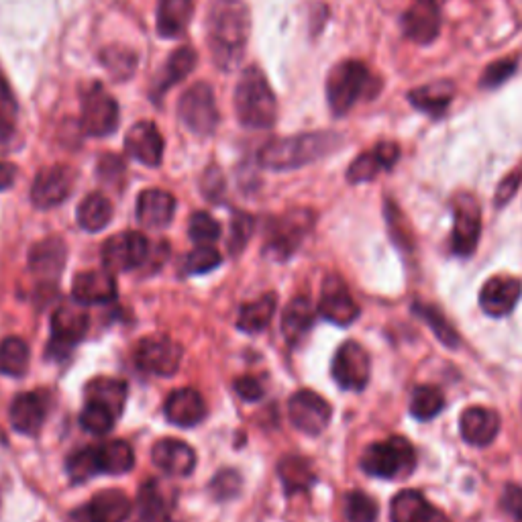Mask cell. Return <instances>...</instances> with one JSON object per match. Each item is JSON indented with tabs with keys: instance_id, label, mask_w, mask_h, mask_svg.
Returning <instances> with one entry per match:
<instances>
[{
	"instance_id": "14",
	"label": "cell",
	"mask_w": 522,
	"mask_h": 522,
	"mask_svg": "<svg viewBox=\"0 0 522 522\" xmlns=\"http://www.w3.org/2000/svg\"><path fill=\"white\" fill-rule=\"evenodd\" d=\"M288 414L292 425L310 437L321 435L329 423L333 408L331 404L312 390H300L296 392L288 402Z\"/></svg>"
},
{
	"instance_id": "28",
	"label": "cell",
	"mask_w": 522,
	"mask_h": 522,
	"mask_svg": "<svg viewBox=\"0 0 522 522\" xmlns=\"http://www.w3.org/2000/svg\"><path fill=\"white\" fill-rule=\"evenodd\" d=\"M11 425L21 435H35L47 416V398L41 392L19 394L9 410Z\"/></svg>"
},
{
	"instance_id": "30",
	"label": "cell",
	"mask_w": 522,
	"mask_h": 522,
	"mask_svg": "<svg viewBox=\"0 0 522 522\" xmlns=\"http://www.w3.org/2000/svg\"><path fill=\"white\" fill-rule=\"evenodd\" d=\"M317 319V310L308 296H296L284 310L282 333L290 345H298L302 337L312 329Z\"/></svg>"
},
{
	"instance_id": "48",
	"label": "cell",
	"mask_w": 522,
	"mask_h": 522,
	"mask_svg": "<svg viewBox=\"0 0 522 522\" xmlns=\"http://www.w3.org/2000/svg\"><path fill=\"white\" fill-rule=\"evenodd\" d=\"M188 235L196 245H213L221 237V225L213 215L198 211L190 217Z\"/></svg>"
},
{
	"instance_id": "55",
	"label": "cell",
	"mask_w": 522,
	"mask_h": 522,
	"mask_svg": "<svg viewBox=\"0 0 522 522\" xmlns=\"http://www.w3.org/2000/svg\"><path fill=\"white\" fill-rule=\"evenodd\" d=\"M223 190H225L223 174L217 168H208L206 174L202 176V192L211 200H219Z\"/></svg>"
},
{
	"instance_id": "36",
	"label": "cell",
	"mask_w": 522,
	"mask_h": 522,
	"mask_svg": "<svg viewBox=\"0 0 522 522\" xmlns=\"http://www.w3.org/2000/svg\"><path fill=\"white\" fill-rule=\"evenodd\" d=\"M96 455H98L100 474L121 476V474L131 472L135 465V453H133L131 445L121 439L96 445Z\"/></svg>"
},
{
	"instance_id": "16",
	"label": "cell",
	"mask_w": 522,
	"mask_h": 522,
	"mask_svg": "<svg viewBox=\"0 0 522 522\" xmlns=\"http://www.w3.org/2000/svg\"><path fill=\"white\" fill-rule=\"evenodd\" d=\"M319 312L323 315V319H327L329 323L339 325V327H347V325L355 323V319L359 317V306L353 300V296L341 276L331 274L325 278L323 290H321Z\"/></svg>"
},
{
	"instance_id": "3",
	"label": "cell",
	"mask_w": 522,
	"mask_h": 522,
	"mask_svg": "<svg viewBox=\"0 0 522 522\" xmlns=\"http://www.w3.org/2000/svg\"><path fill=\"white\" fill-rule=\"evenodd\" d=\"M235 113L247 129H270L278 119L276 94L257 66L243 70L235 88Z\"/></svg>"
},
{
	"instance_id": "45",
	"label": "cell",
	"mask_w": 522,
	"mask_h": 522,
	"mask_svg": "<svg viewBox=\"0 0 522 522\" xmlns=\"http://www.w3.org/2000/svg\"><path fill=\"white\" fill-rule=\"evenodd\" d=\"M100 60L115 80H129L137 70V56L131 49H125V47L102 49Z\"/></svg>"
},
{
	"instance_id": "32",
	"label": "cell",
	"mask_w": 522,
	"mask_h": 522,
	"mask_svg": "<svg viewBox=\"0 0 522 522\" xmlns=\"http://www.w3.org/2000/svg\"><path fill=\"white\" fill-rule=\"evenodd\" d=\"M276 304H278V296L274 292H268L264 296H259L253 302H247L239 308V317H237V329L249 335L266 331L268 325L274 319L276 312Z\"/></svg>"
},
{
	"instance_id": "21",
	"label": "cell",
	"mask_w": 522,
	"mask_h": 522,
	"mask_svg": "<svg viewBox=\"0 0 522 522\" xmlns=\"http://www.w3.org/2000/svg\"><path fill=\"white\" fill-rule=\"evenodd\" d=\"M400 158V147L396 143L384 141L378 143L372 151L361 153L355 158L347 170V180L351 184H363L372 182L380 172L390 170Z\"/></svg>"
},
{
	"instance_id": "42",
	"label": "cell",
	"mask_w": 522,
	"mask_h": 522,
	"mask_svg": "<svg viewBox=\"0 0 522 522\" xmlns=\"http://www.w3.org/2000/svg\"><path fill=\"white\" fill-rule=\"evenodd\" d=\"M414 312L416 315H421L423 321L431 327V331L435 333V337L449 349H455L459 347V335L457 331L453 329V325L445 319L443 312L431 304H425V302H419L414 304Z\"/></svg>"
},
{
	"instance_id": "41",
	"label": "cell",
	"mask_w": 522,
	"mask_h": 522,
	"mask_svg": "<svg viewBox=\"0 0 522 522\" xmlns=\"http://www.w3.org/2000/svg\"><path fill=\"white\" fill-rule=\"evenodd\" d=\"M445 398L443 392L435 386H419L414 388L410 398V414L416 421H433L443 410Z\"/></svg>"
},
{
	"instance_id": "33",
	"label": "cell",
	"mask_w": 522,
	"mask_h": 522,
	"mask_svg": "<svg viewBox=\"0 0 522 522\" xmlns=\"http://www.w3.org/2000/svg\"><path fill=\"white\" fill-rule=\"evenodd\" d=\"M278 476L288 496L306 492L317 482L315 467H312V463L302 455H286L284 459H280Z\"/></svg>"
},
{
	"instance_id": "24",
	"label": "cell",
	"mask_w": 522,
	"mask_h": 522,
	"mask_svg": "<svg viewBox=\"0 0 522 522\" xmlns=\"http://www.w3.org/2000/svg\"><path fill=\"white\" fill-rule=\"evenodd\" d=\"M461 437L474 447H488L500 433V416L496 410L484 406H472L461 414Z\"/></svg>"
},
{
	"instance_id": "58",
	"label": "cell",
	"mask_w": 522,
	"mask_h": 522,
	"mask_svg": "<svg viewBox=\"0 0 522 522\" xmlns=\"http://www.w3.org/2000/svg\"><path fill=\"white\" fill-rule=\"evenodd\" d=\"M17 180V168L9 162H0V192L9 190Z\"/></svg>"
},
{
	"instance_id": "12",
	"label": "cell",
	"mask_w": 522,
	"mask_h": 522,
	"mask_svg": "<svg viewBox=\"0 0 522 522\" xmlns=\"http://www.w3.org/2000/svg\"><path fill=\"white\" fill-rule=\"evenodd\" d=\"M149 241L137 231L113 235L102 245V264L111 272H131L149 259Z\"/></svg>"
},
{
	"instance_id": "35",
	"label": "cell",
	"mask_w": 522,
	"mask_h": 522,
	"mask_svg": "<svg viewBox=\"0 0 522 522\" xmlns=\"http://www.w3.org/2000/svg\"><path fill=\"white\" fill-rule=\"evenodd\" d=\"M455 86L451 82H435L429 86H421L408 94V100L416 109L431 115V117H443L447 107L453 100Z\"/></svg>"
},
{
	"instance_id": "38",
	"label": "cell",
	"mask_w": 522,
	"mask_h": 522,
	"mask_svg": "<svg viewBox=\"0 0 522 522\" xmlns=\"http://www.w3.org/2000/svg\"><path fill=\"white\" fill-rule=\"evenodd\" d=\"M31 351L21 337H7L0 341V374L21 378L29 370Z\"/></svg>"
},
{
	"instance_id": "20",
	"label": "cell",
	"mask_w": 522,
	"mask_h": 522,
	"mask_svg": "<svg viewBox=\"0 0 522 522\" xmlns=\"http://www.w3.org/2000/svg\"><path fill=\"white\" fill-rule=\"evenodd\" d=\"M133 510L131 500L121 490L98 492L90 504L74 512L78 522H125Z\"/></svg>"
},
{
	"instance_id": "18",
	"label": "cell",
	"mask_w": 522,
	"mask_h": 522,
	"mask_svg": "<svg viewBox=\"0 0 522 522\" xmlns=\"http://www.w3.org/2000/svg\"><path fill=\"white\" fill-rule=\"evenodd\" d=\"M522 296V282L514 276H494L490 278L480 292V306L486 315L502 319L516 308Z\"/></svg>"
},
{
	"instance_id": "11",
	"label": "cell",
	"mask_w": 522,
	"mask_h": 522,
	"mask_svg": "<svg viewBox=\"0 0 522 522\" xmlns=\"http://www.w3.org/2000/svg\"><path fill=\"white\" fill-rule=\"evenodd\" d=\"M90 325V317L82 308L60 306L51 319V341L47 345V355L51 359H62L84 339Z\"/></svg>"
},
{
	"instance_id": "6",
	"label": "cell",
	"mask_w": 522,
	"mask_h": 522,
	"mask_svg": "<svg viewBox=\"0 0 522 522\" xmlns=\"http://www.w3.org/2000/svg\"><path fill=\"white\" fill-rule=\"evenodd\" d=\"M178 117L182 125L196 137H211L221 121L213 88L206 82H196L178 102Z\"/></svg>"
},
{
	"instance_id": "43",
	"label": "cell",
	"mask_w": 522,
	"mask_h": 522,
	"mask_svg": "<svg viewBox=\"0 0 522 522\" xmlns=\"http://www.w3.org/2000/svg\"><path fill=\"white\" fill-rule=\"evenodd\" d=\"M117 423V414L100 402H86L84 410L80 412V425L84 431L92 435H107L113 431Z\"/></svg>"
},
{
	"instance_id": "52",
	"label": "cell",
	"mask_w": 522,
	"mask_h": 522,
	"mask_svg": "<svg viewBox=\"0 0 522 522\" xmlns=\"http://www.w3.org/2000/svg\"><path fill=\"white\" fill-rule=\"evenodd\" d=\"M233 388H235L237 396L243 398L245 402H257V400L264 398V394H266L264 386H261L259 380H255L253 376H241V378H237L235 384H233Z\"/></svg>"
},
{
	"instance_id": "34",
	"label": "cell",
	"mask_w": 522,
	"mask_h": 522,
	"mask_svg": "<svg viewBox=\"0 0 522 522\" xmlns=\"http://www.w3.org/2000/svg\"><path fill=\"white\" fill-rule=\"evenodd\" d=\"M194 17V0H158V31L162 37L182 35Z\"/></svg>"
},
{
	"instance_id": "2",
	"label": "cell",
	"mask_w": 522,
	"mask_h": 522,
	"mask_svg": "<svg viewBox=\"0 0 522 522\" xmlns=\"http://www.w3.org/2000/svg\"><path fill=\"white\" fill-rule=\"evenodd\" d=\"M343 143V137L333 131L300 133L268 141L259 151V164L274 172H290L317 162L333 153Z\"/></svg>"
},
{
	"instance_id": "40",
	"label": "cell",
	"mask_w": 522,
	"mask_h": 522,
	"mask_svg": "<svg viewBox=\"0 0 522 522\" xmlns=\"http://www.w3.org/2000/svg\"><path fill=\"white\" fill-rule=\"evenodd\" d=\"M137 506H139V516L135 522H170L166 502L160 494L158 484L153 480L143 484V488L139 490Z\"/></svg>"
},
{
	"instance_id": "51",
	"label": "cell",
	"mask_w": 522,
	"mask_h": 522,
	"mask_svg": "<svg viewBox=\"0 0 522 522\" xmlns=\"http://www.w3.org/2000/svg\"><path fill=\"white\" fill-rule=\"evenodd\" d=\"M516 70V62L514 60H500L494 62L486 68L484 76H482V86L484 88H496L500 84H504Z\"/></svg>"
},
{
	"instance_id": "46",
	"label": "cell",
	"mask_w": 522,
	"mask_h": 522,
	"mask_svg": "<svg viewBox=\"0 0 522 522\" xmlns=\"http://www.w3.org/2000/svg\"><path fill=\"white\" fill-rule=\"evenodd\" d=\"M66 472H68L70 480L76 484H84L90 478L98 476L100 465H98L96 447H84V449L72 453L66 461Z\"/></svg>"
},
{
	"instance_id": "23",
	"label": "cell",
	"mask_w": 522,
	"mask_h": 522,
	"mask_svg": "<svg viewBox=\"0 0 522 522\" xmlns=\"http://www.w3.org/2000/svg\"><path fill=\"white\" fill-rule=\"evenodd\" d=\"M119 294L115 274L111 270L80 272L72 282V296L78 304H107Z\"/></svg>"
},
{
	"instance_id": "37",
	"label": "cell",
	"mask_w": 522,
	"mask_h": 522,
	"mask_svg": "<svg viewBox=\"0 0 522 522\" xmlns=\"http://www.w3.org/2000/svg\"><path fill=\"white\" fill-rule=\"evenodd\" d=\"M111 219H113V204L100 192L88 194L78 206V223L88 233L102 231L111 223Z\"/></svg>"
},
{
	"instance_id": "15",
	"label": "cell",
	"mask_w": 522,
	"mask_h": 522,
	"mask_svg": "<svg viewBox=\"0 0 522 522\" xmlns=\"http://www.w3.org/2000/svg\"><path fill=\"white\" fill-rule=\"evenodd\" d=\"M76 184V172L70 166H49L41 170L31 186V202L47 211L68 200Z\"/></svg>"
},
{
	"instance_id": "49",
	"label": "cell",
	"mask_w": 522,
	"mask_h": 522,
	"mask_svg": "<svg viewBox=\"0 0 522 522\" xmlns=\"http://www.w3.org/2000/svg\"><path fill=\"white\" fill-rule=\"evenodd\" d=\"M241 486H243L241 476L235 472V469H223V472H219L213 478L208 490H211V494L217 502H227V500H233L239 496Z\"/></svg>"
},
{
	"instance_id": "9",
	"label": "cell",
	"mask_w": 522,
	"mask_h": 522,
	"mask_svg": "<svg viewBox=\"0 0 522 522\" xmlns=\"http://www.w3.org/2000/svg\"><path fill=\"white\" fill-rule=\"evenodd\" d=\"M182 357V345L166 335H149L135 347V363L139 368L147 374L162 378L174 376L178 372Z\"/></svg>"
},
{
	"instance_id": "29",
	"label": "cell",
	"mask_w": 522,
	"mask_h": 522,
	"mask_svg": "<svg viewBox=\"0 0 522 522\" xmlns=\"http://www.w3.org/2000/svg\"><path fill=\"white\" fill-rule=\"evenodd\" d=\"M164 412L172 425L188 429V427H196L198 423H202L204 414H206V406H204L202 396L196 390L180 388L168 396Z\"/></svg>"
},
{
	"instance_id": "59",
	"label": "cell",
	"mask_w": 522,
	"mask_h": 522,
	"mask_svg": "<svg viewBox=\"0 0 522 522\" xmlns=\"http://www.w3.org/2000/svg\"><path fill=\"white\" fill-rule=\"evenodd\" d=\"M11 137V123H9V115L7 111L0 107V145L7 143Z\"/></svg>"
},
{
	"instance_id": "22",
	"label": "cell",
	"mask_w": 522,
	"mask_h": 522,
	"mask_svg": "<svg viewBox=\"0 0 522 522\" xmlns=\"http://www.w3.org/2000/svg\"><path fill=\"white\" fill-rule=\"evenodd\" d=\"M151 459L162 472L174 478H186L196 467V451L180 439H162L153 445Z\"/></svg>"
},
{
	"instance_id": "4",
	"label": "cell",
	"mask_w": 522,
	"mask_h": 522,
	"mask_svg": "<svg viewBox=\"0 0 522 522\" xmlns=\"http://www.w3.org/2000/svg\"><path fill=\"white\" fill-rule=\"evenodd\" d=\"M416 451L404 437H388L370 445L361 455V469L382 480H400L414 472Z\"/></svg>"
},
{
	"instance_id": "54",
	"label": "cell",
	"mask_w": 522,
	"mask_h": 522,
	"mask_svg": "<svg viewBox=\"0 0 522 522\" xmlns=\"http://www.w3.org/2000/svg\"><path fill=\"white\" fill-rule=\"evenodd\" d=\"M502 508L518 522H522V488L508 484L502 492Z\"/></svg>"
},
{
	"instance_id": "19",
	"label": "cell",
	"mask_w": 522,
	"mask_h": 522,
	"mask_svg": "<svg viewBox=\"0 0 522 522\" xmlns=\"http://www.w3.org/2000/svg\"><path fill=\"white\" fill-rule=\"evenodd\" d=\"M125 147L131 158L147 168H158L164 160V137L149 121H141L129 129Z\"/></svg>"
},
{
	"instance_id": "44",
	"label": "cell",
	"mask_w": 522,
	"mask_h": 522,
	"mask_svg": "<svg viewBox=\"0 0 522 522\" xmlns=\"http://www.w3.org/2000/svg\"><path fill=\"white\" fill-rule=\"evenodd\" d=\"M223 264V255L211 247V245H198L194 251H190L180 264V270L184 276H200L213 272Z\"/></svg>"
},
{
	"instance_id": "56",
	"label": "cell",
	"mask_w": 522,
	"mask_h": 522,
	"mask_svg": "<svg viewBox=\"0 0 522 522\" xmlns=\"http://www.w3.org/2000/svg\"><path fill=\"white\" fill-rule=\"evenodd\" d=\"M98 170H100V176H102V178H113V174L123 176L125 166H123V162L117 158V155H104V158H100Z\"/></svg>"
},
{
	"instance_id": "17",
	"label": "cell",
	"mask_w": 522,
	"mask_h": 522,
	"mask_svg": "<svg viewBox=\"0 0 522 522\" xmlns=\"http://www.w3.org/2000/svg\"><path fill=\"white\" fill-rule=\"evenodd\" d=\"M66 259H68L66 243L60 237H49L33 245L29 253V270L37 278L41 288L54 286L62 276Z\"/></svg>"
},
{
	"instance_id": "27",
	"label": "cell",
	"mask_w": 522,
	"mask_h": 522,
	"mask_svg": "<svg viewBox=\"0 0 522 522\" xmlns=\"http://www.w3.org/2000/svg\"><path fill=\"white\" fill-rule=\"evenodd\" d=\"M404 33L416 43H431L441 29L439 7L433 0H416L402 17Z\"/></svg>"
},
{
	"instance_id": "60",
	"label": "cell",
	"mask_w": 522,
	"mask_h": 522,
	"mask_svg": "<svg viewBox=\"0 0 522 522\" xmlns=\"http://www.w3.org/2000/svg\"><path fill=\"white\" fill-rule=\"evenodd\" d=\"M433 3H439V0H433Z\"/></svg>"
},
{
	"instance_id": "26",
	"label": "cell",
	"mask_w": 522,
	"mask_h": 522,
	"mask_svg": "<svg viewBox=\"0 0 522 522\" xmlns=\"http://www.w3.org/2000/svg\"><path fill=\"white\" fill-rule=\"evenodd\" d=\"M392 522H449V518L435 508L421 492L404 490L396 494L390 504Z\"/></svg>"
},
{
	"instance_id": "25",
	"label": "cell",
	"mask_w": 522,
	"mask_h": 522,
	"mask_svg": "<svg viewBox=\"0 0 522 522\" xmlns=\"http://www.w3.org/2000/svg\"><path fill=\"white\" fill-rule=\"evenodd\" d=\"M176 213L174 194L151 188L143 190L137 198V219L145 229H166Z\"/></svg>"
},
{
	"instance_id": "5",
	"label": "cell",
	"mask_w": 522,
	"mask_h": 522,
	"mask_svg": "<svg viewBox=\"0 0 522 522\" xmlns=\"http://www.w3.org/2000/svg\"><path fill=\"white\" fill-rule=\"evenodd\" d=\"M372 84L370 70L365 68V64L357 60H347L337 64L329 78H327V100L331 111L341 117L347 115L357 100L363 96V92L368 90Z\"/></svg>"
},
{
	"instance_id": "1",
	"label": "cell",
	"mask_w": 522,
	"mask_h": 522,
	"mask_svg": "<svg viewBox=\"0 0 522 522\" xmlns=\"http://www.w3.org/2000/svg\"><path fill=\"white\" fill-rule=\"evenodd\" d=\"M251 35V13L243 0H213L206 19L208 49L215 66L233 72L245 58Z\"/></svg>"
},
{
	"instance_id": "57",
	"label": "cell",
	"mask_w": 522,
	"mask_h": 522,
	"mask_svg": "<svg viewBox=\"0 0 522 522\" xmlns=\"http://www.w3.org/2000/svg\"><path fill=\"white\" fill-rule=\"evenodd\" d=\"M0 107H3L7 113H15V98H13V94H11V88H9V84H7V80H5V76H3V72H0Z\"/></svg>"
},
{
	"instance_id": "13",
	"label": "cell",
	"mask_w": 522,
	"mask_h": 522,
	"mask_svg": "<svg viewBox=\"0 0 522 522\" xmlns=\"http://www.w3.org/2000/svg\"><path fill=\"white\" fill-rule=\"evenodd\" d=\"M333 378L343 390L359 392L370 382L372 376V361L368 351H365L355 341H345L335 357H333Z\"/></svg>"
},
{
	"instance_id": "53",
	"label": "cell",
	"mask_w": 522,
	"mask_h": 522,
	"mask_svg": "<svg viewBox=\"0 0 522 522\" xmlns=\"http://www.w3.org/2000/svg\"><path fill=\"white\" fill-rule=\"evenodd\" d=\"M520 182H522V168L514 170L512 174H508V176L500 182V186H498V190H496V206L508 204V202L516 196V192H518V188H520Z\"/></svg>"
},
{
	"instance_id": "50",
	"label": "cell",
	"mask_w": 522,
	"mask_h": 522,
	"mask_svg": "<svg viewBox=\"0 0 522 522\" xmlns=\"http://www.w3.org/2000/svg\"><path fill=\"white\" fill-rule=\"evenodd\" d=\"M253 235V219L245 213H237L233 215L231 221V235H229V251L233 255L241 253L245 249V245L249 243Z\"/></svg>"
},
{
	"instance_id": "7",
	"label": "cell",
	"mask_w": 522,
	"mask_h": 522,
	"mask_svg": "<svg viewBox=\"0 0 522 522\" xmlns=\"http://www.w3.org/2000/svg\"><path fill=\"white\" fill-rule=\"evenodd\" d=\"M312 225H315V215H312V211H306V208H296V211L286 213L272 223L264 253L278 261L288 259L310 233Z\"/></svg>"
},
{
	"instance_id": "39",
	"label": "cell",
	"mask_w": 522,
	"mask_h": 522,
	"mask_svg": "<svg viewBox=\"0 0 522 522\" xmlns=\"http://www.w3.org/2000/svg\"><path fill=\"white\" fill-rule=\"evenodd\" d=\"M86 398L109 406L117 416L123 412L127 400V384L115 378H96L86 386Z\"/></svg>"
},
{
	"instance_id": "47",
	"label": "cell",
	"mask_w": 522,
	"mask_h": 522,
	"mask_svg": "<svg viewBox=\"0 0 522 522\" xmlns=\"http://www.w3.org/2000/svg\"><path fill=\"white\" fill-rule=\"evenodd\" d=\"M345 516L349 522H376L378 520V504L359 490L349 492L345 496Z\"/></svg>"
},
{
	"instance_id": "31",
	"label": "cell",
	"mask_w": 522,
	"mask_h": 522,
	"mask_svg": "<svg viewBox=\"0 0 522 522\" xmlns=\"http://www.w3.org/2000/svg\"><path fill=\"white\" fill-rule=\"evenodd\" d=\"M198 64V56L192 47H178L168 58L162 74L153 82V96H164L172 86L188 78Z\"/></svg>"
},
{
	"instance_id": "10",
	"label": "cell",
	"mask_w": 522,
	"mask_h": 522,
	"mask_svg": "<svg viewBox=\"0 0 522 522\" xmlns=\"http://www.w3.org/2000/svg\"><path fill=\"white\" fill-rule=\"evenodd\" d=\"M482 235V208L476 196L459 194L453 202V253L469 257Z\"/></svg>"
},
{
	"instance_id": "8",
	"label": "cell",
	"mask_w": 522,
	"mask_h": 522,
	"mask_svg": "<svg viewBox=\"0 0 522 522\" xmlns=\"http://www.w3.org/2000/svg\"><path fill=\"white\" fill-rule=\"evenodd\" d=\"M82 129L90 137H107L119 129V104L100 84L82 94Z\"/></svg>"
}]
</instances>
